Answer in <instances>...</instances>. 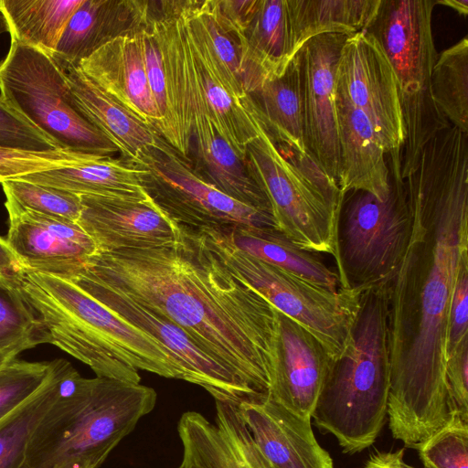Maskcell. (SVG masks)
I'll return each mask as SVG.
<instances>
[{
    "label": "cell",
    "mask_w": 468,
    "mask_h": 468,
    "mask_svg": "<svg viewBox=\"0 0 468 468\" xmlns=\"http://www.w3.org/2000/svg\"><path fill=\"white\" fill-rule=\"evenodd\" d=\"M388 168L385 200L365 191L344 197L335 261L341 290L362 292L384 283L405 250L411 222L405 180L394 165Z\"/></svg>",
    "instance_id": "10"
},
{
    "label": "cell",
    "mask_w": 468,
    "mask_h": 468,
    "mask_svg": "<svg viewBox=\"0 0 468 468\" xmlns=\"http://www.w3.org/2000/svg\"><path fill=\"white\" fill-rule=\"evenodd\" d=\"M389 390L388 309L384 284L359 295L348 351L333 361L311 419L345 453L370 447L387 420Z\"/></svg>",
    "instance_id": "5"
},
{
    "label": "cell",
    "mask_w": 468,
    "mask_h": 468,
    "mask_svg": "<svg viewBox=\"0 0 468 468\" xmlns=\"http://www.w3.org/2000/svg\"><path fill=\"white\" fill-rule=\"evenodd\" d=\"M214 423L197 411L178 421L183 455L199 468H274L261 454L236 404L215 401Z\"/></svg>",
    "instance_id": "20"
},
{
    "label": "cell",
    "mask_w": 468,
    "mask_h": 468,
    "mask_svg": "<svg viewBox=\"0 0 468 468\" xmlns=\"http://www.w3.org/2000/svg\"><path fill=\"white\" fill-rule=\"evenodd\" d=\"M0 146L36 152L58 149L50 138L6 104L1 97Z\"/></svg>",
    "instance_id": "39"
},
{
    "label": "cell",
    "mask_w": 468,
    "mask_h": 468,
    "mask_svg": "<svg viewBox=\"0 0 468 468\" xmlns=\"http://www.w3.org/2000/svg\"><path fill=\"white\" fill-rule=\"evenodd\" d=\"M335 87L370 121L386 153L398 154L405 131L394 69L378 40L349 35L338 57Z\"/></svg>",
    "instance_id": "12"
},
{
    "label": "cell",
    "mask_w": 468,
    "mask_h": 468,
    "mask_svg": "<svg viewBox=\"0 0 468 468\" xmlns=\"http://www.w3.org/2000/svg\"><path fill=\"white\" fill-rule=\"evenodd\" d=\"M5 196L29 210L77 222L81 211L80 196L18 179L0 182Z\"/></svg>",
    "instance_id": "35"
},
{
    "label": "cell",
    "mask_w": 468,
    "mask_h": 468,
    "mask_svg": "<svg viewBox=\"0 0 468 468\" xmlns=\"http://www.w3.org/2000/svg\"><path fill=\"white\" fill-rule=\"evenodd\" d=\"M180 466H181V468H199L190 459H188L185 455H183V460H182V463Z\"/></svg>",
    "instance_id": "48"
},
{
    "label": "cell",
    "mask_w": 468,
    "mask_h": 468,
    "mask_svg": "<svg viewBox=\"0 0 468 468\" xmlns=\"http://www.w3.org/2000/svg\"><path fill=\"white\" fill-rule=\"evenodd\" d=\"M16 291L34 314L43 343L86 364L97 377L138 384L144 370L184 380L159 341L71 281L22 267Z\"/></svg>",
    "instance_id": "3"
},
{
    "label": "cell",
    "mask_w": 468,
    "mask_h": 468,
    "mask_svg": "<svg viewBox=\"0 0 468 468\" xmlns=\"http://www.w3.org/2000/svg\"><path fill=\"white\" fill-rule=\"evenodd\" d=\"M242 250L331 291H338L335 271L314 252L303 250L276 229L221 228Z\"/></svg>",
    "instance_id": "30"
},
{
    "label": "cell",
    "mask_w": 468,
    "mask_h": 468,
    "mask_svg": "<svg viewBox=\"0 0 468 468\" xmlns=\"http://www.w3.org/2000/svg\"><path fill=\"white\" fill-rule=\"evenodd\" d=\"M197 157V174L227 196L272 216L263 191L250 176L245 162L219 135L205 115L192 122V142Z\"/></svg>",
    "instance_id": "27"
},
{
    "label": "cell",
    "mask_w": 468,
    "mask_h": 468,
    "mask_svg": "<svg viewBox=\"0 0 468 468\" xmlns=\"http://www.w3.org/2000/svg\"><path fill=\"white\" fill-rule=\"evenodd\" d=\"M151 1L82 0L69 19L51 57L65 70L117 37L137 32L149 21Z\"/></svg>",
    "instance_id": "22"
},
{
    "label": "cell",
    "mask_w": 468,
    "mask_h": 468,
    "mask_svg": "<svg viewBox=\"0 0 468 468\" xmlns=\"http://www.w3.org/2000/svg\"><path fill=\"white\" fill-rule=\"evenodd\" d=\"M21 265L8 248L5 239L0 237V286L16 291Z\"/></svg>",
    "instance_id": "43"
},
{
    "label": "cell",
    "mask_w": 468,
    "mask_h": 468,
    "mask_svg": "<svg viewBox=\"0 0 468 468\" xmlns=\"http://www.w3.org/2000/svg\"><path fill=\"white\" fill-rule=\"evenodd\" d=\"M31 335L42 339L34 314L17 291L0 286V348Z\"/></svg>",
    "instance_id": "40"
},
{
    "label": "cell",
    "mask_w": 468,
    "mask_h": 468,
    "mask_svg": "<svg viewBox=\"0 0 468 468\" xmlns=\"http://www.w3.org/2000/svg\"><path fill=\"white\" fill-rule=\"evenodd\" d=\"M404 449L372 453L364 468H415L404 461Z\"/></svg>",
    "instance_id": "44"
},
{
    "label": "cell",
    "mask_w": 468,
    "mask_h": 468,
    "mask_svg": "<svg viewBox=\"0 0 468 468\" xmlns=\"http://www.w3.org/2000/svg\"><path fill=\"white\" fill-rule=\"evenodd\" d=\"M144 169L145 192L173 221L191 229L271 228L273 217L245 205L200 177L163 138L159 146L136 165Z\"/></svg>",
    "instance_id": "11"
},
{
    "label": "cell",
    "mask_w": 468,
    "mask_h": 468,
    "mask_svg": "<svg viewBox=\"0 0 468 468\" xmlns=\"http://www.w3.org/2000/svg\"><path fill=\"white\" fill-rule=\"evenodd\" d=\"M348 36L332 33L314 37L295 55L301 79L304 146L307 154L337 185L335 74L340 50Z\"/></svg>",
    "instance_id": "14"
},
{
    "label": "cell",
    "mask_w": 468,
    "mask_h": 468,
    "mask_svg": "<svg viewBox=\"0 0 468 468\" xmlns=\"http://www.w3.org/2000/svg\"><path fill=\"white\" fill-rule=\"evenodd\" d=\"M181 1H151L150 19L165 66L166 114L156 133L185 160L192 142L189 52L180 14Z\"/></svg>",
    "instance_id": "19"
},
{
    "label": "cell",
    "mask_w": 468,
    "mask_h": 468,
    "mask_svg": "<svg viewBox=\"0 0 468 468\" xmlns=\"http://www.w3.org/2000/svg\"><path fill=\"white\" fill-rule=\"evenodd\" d=\"M62 468H76V467H73V466H68V467H62Z\"/></svg>",
    "instance_id": "49"
},
{
    "label": "cell",
    "mask_w": 468,
    "mask_h": 468,
    "mask_svg": "<svg viewBox=\"0 0 468 468\" xmlns=\"http://www.w3.org/2000/svg\"><path fill=\"white\" fill-rule=\"evenodd\" d=\"M416 450L424 468H468V421L453 415Z\"/></svg>",
    "instance_id": "37"
},
{
    "label": "cell",
    "mask_w": 468,
    "mask_h": 468,
    "mask_svg": "<svg viewBox=\"0 0 468 468\" xmlns=\"http://www.w3.org/2000/svg\"><path fill=\"white\" fill-rule=\"evenodd\" d=\"M39 344H43L42 339L38 335H31L0 348V368L16 359L19 353Z\"/></svg>",
    "instance_id": "45"
},
{
    "label": "cell",
    "mask_w": 468,
    "mask_h": 468,
    "mask_svg": "<svg viewBox=\"0 0 468 468\" xmlns=\"http://www.w3.org/2000/svg\"><path fill=\"white\" fill-rule=\"evenodd\" d=\"M293 56L314 37L364 31L379 0H286Z\"/></svg>",
    "instance_id": "29"
},
{
    "label": "cell",
    "mask_w": 468,
    "mask_h": 468,
    "mask_svg": "<svg viewBox=\"0 0 468 468\" xmlns=\"http://www.w3.org/2000/svg\"><path fill=\"white\" fill-rule=\"evenodd\" d=\"M435 5V0H379L364 30L378 40L397 78L405 131L404 143L396 154L402 180L415 171L424 146L451 126L431 90L438 57L431 27Z\"/></svg>",
    "instance_id": "7"
},
{
    "label": "cell",
    "mask_w": 468,
    "mask_h": 468,
    "mask_svg": "<svg viewBox=\"0 0 468 468\" xmlns=\"http://www.w3.org/2000/svg\"><path fill=\"white\" fill-rule=\"evenodd\" d=\"M45 385L28 400L0 420V468H21L35 428L60 395L71 364L55 359Z\"/></svg>",
    "instance_id": "32"
},
{
    "label": "cell",
    "mask_w": 468,
    "mask_h": 468,
    "mask_svg": "<svg viewBox=\"0 0 468 468\" xmlns=\"http://www.w3.org/2000/svg\"><path fill=\"white\" fill-rule=\"evenodd\" d=\"M50 362L15 359L0 368V420L33 397L48 380Z\"/></svg>",
    "instance_id": "36"
},
{
    "label": "cell",
    "mask_w": 468,
    "mask_h": 468,
    "mask_svg": "<svg viewBox=\"0 0 468 468\" xmlns=\"http://www.w3.org/2000/svg\"><path fill=\"white\" fill-rule=\"evenodd\" d=\"M187 10L207 40L233 96L246 101L249 95L242 85L241 52L237 38L219 22L208 0L188 1Z\"/></svg>",
    "instance_id": "34"
},
{
    "label": "cell",
    "mask_w": 468,
    "mask_h": 468,
    "mask_svg": "<svg viewBox=\"0 0 468 468\" xmlns=\"http://www.w3.org/2000/svg\"><path fill=\"white\" fill-rule=\"evenodd\" d=\"M0 97L60 150L98 155L118 153L75 104L64 70L39 48L11 40L0 62Z\"/></svg>",
    "instance_id": "9"
},
{
    "label": "cell",
    "mask_w": 468,
    "mask_h": 468,
    "mask_svg": "<svg viewBox=\"0 0 468 468\" xmlns=\"http://www.w3.org/2000/svg\"><path fill=\"white\" fill-rule=\"evenodd\" d=\"M5 239L21 267L69 279L98 250L77 222L23 207L5 196Z\"/></svg>",
    "instance_id": "15"
},
{
    "label": "cell",
    "mask_w": 468,
    "mask_h": 468,
    "mask_svg": "<svg viewBox=\"0 0 468 468\" xmlns=\"http://www.w3.org/2000/svg\"><path fill=\"white\" fill-rule=\"evenodd\" d=\"M335 106L341 192L345 197L351 191H365L385 200L390 191L387 153L370 121L336 87Z\"/></svg>",
    "instance_id": "23"
},
{
    "label": "cell",
    "mask_w": 468,
    "mask_h": 468,
    "mask_svg": "<svg viewBox=\"0 0 468 468\" xmlns=\"http://www.w3.org/2000/svg\"><path fill=\"white\" fill-rule=\"evenodd\" d=\"M140 35L147 82L160 115V122L154 127V129L165 119L167 104L163 55L156 31L150 17L146 26L141 29Z\"/></svg>",
    "instance_id": "41"
},
{
    "label": "cell",
    "mask_w": 468,
    "mask_h": 468,
    "mask_svg": "<svg viewBox=\"0 0 468 468\" xmlns=\"http://www.w3.org/2000/svg\"><path fill=\"white\" fill-rule=\"evenodd\" d=\"M435 3L447 5L463 16L468 14V0H435Z\"/></svg>",
    "instance_id": "46"
},
{
    "label": "cell",
    "mask_w": 468,
    "mask_h": 468,
    "mask_svg": "<svg viewBox=\"0 0 468 468\" xmlns=\"http://www.w3.org/2000/svg\"><path fill=\"white\" fill-rule=\"evenodd\" d=\"M194 229L237 276L313 335L333 361L348 351L361 292L331 291L256 258L237 247L221 228Z\"/></svg>",
    "instance_id": "8"
},
{
    "label": "cell",
    "mask_w": 468,
    "mask_h": 468,
    "mask_svg": "<svg viewBox=\"0 0 468 468\" xmlns=\"http://www.w3.org/2000/svg\"><path fill=\"white\" fill-rule=\"evenodd\" d=\"M468 351V266L463 267L455 284L448 324L447 359Z\"/></svg>",
    "instance_id": "42"
},
{
    "label": "cell",
    "mask_w": 468,
    "mask_h": 468,
    "mask_svg": "<svg viewBox=\"0 0 468 468\" xmlns=\"http://www.w3.org/2000/svg\"><path fill=\"white\" fill-rule=\"evenodd\" d=\"M332 358L307 330L276 310L269 396L295 414L311 420Z\"/></svg>",
    "instance_id": "16"
},
{
    "label": "cell",
    "mask_w": 468,
    "mask_h": 468,
    "mask_svg": "<svg viewBox=\"0 0 468 468\" xmlns=\"http://www.w3.org/2000/svg\"><path fill=\"white\" fill-rule=\"evenodd\" d=\"M239 412L253 442L274 468H334L316 441L311 420L273 400L269 394L243 400Z\"/></svg>",
    "instance_id": "18"
},
{
    "label": "cell",
    "mask_w": 468,
    "mask_h": 468,
    "mask_svg": "<svg viewBox=\"0 0 468 468\" xmlns=\"http://www.w3.org/2000/svg\"><path fill=\"white\" fill-rule=\"evenodd\" d=\"M156 401L153 388L85 378L71 366L60 395L30 436L21 468H99Z\"/></svg>",
    "instance_id": "4"
},
{
    "label": "cell",
    "mask_w": 468,
    "mask_h": 468,
    "mask_svg": "<svg viewBox=\"0 0 468 468\" xmlns=\"http://www.w3.org/2000/svg\"><path fill=\"white\" fill-rule=\"evenodd\" d=\"M114 314L144 330L159 341L183 371L184 380L207 391L215 401L238 405L258 398L229 369L202 350L178 326L144 307L122 292L75 274L69 279Z\"/></svg>",
    "instance_id": "13"
},
{
    "label": "cell",
    "mask_w": 468,
    "mask_h": 468,
    "mask_svg": "<svg viewBox=\"0 0 468 468\" xmlns=\"http://www.w3.org/2000/svg\"><path fill=\"white\" fill-rule=\"evenodd\" d=\"M241 52V80L249 95L282 75L292 54L286 0H259L245 28L234 35Z\"/></svg>",
    "instance_id": "25"
},
{
    "label": "cell",
    "mask_w": 468,
    "mask_h": 468,
    "mask_svg": "<svg viewBox=\"0 0 468 468\" xmlns=\"http://www.w3.org/2000/svg\"><path fill=\"white\" fill-rule=\"evenodd\" d=\"M179 227L173 244L96 252L75 274L165 317L254 396L268 395L276 309L229 269L196 229Z\"/></svg>",
    "instance_id": "2"
},
{
    "label": "cell",
    "mask_w": 468,
    "mask_h": 468,
    "mask_svg": "<svg viewBox=\"0 0 468 468\" xmlns=\"http://www.w3.org/2000/svg\"><path fill=\"white\" fill-rule=\"evenodd\" d=\"M82 0H0L11 40L50 56Z\"/></svg>",
    "instance_id": "31"
},
{
    "label": "cell",
    "mask_w": 468,
    "mask_h": 468,
    "mask_svg": "<svg viewBox=\"0 0 468 468\" xmlns=\"http://www.w3.org/2000/svg\"><path fill=\"white\" fill-rule=\"evenodd\" d=\"M79 226L94 241L98 251L161 247L173 244L180 227L155 203L80 196Z\"/></svg>",
    "instance_id": "17"
},
{
    "label": "cell",
    "mask_w": 468,
    "mask_h": 468,
    "mask_svg": "<svg viewBox=\"0 0 468 468\" xmlns=\"http://www.w3.org/2000/svg\"><path fill=\"white\" fill-rule=\"evenodd\" d=\"M256 114L258 135L244 162L269 200L276 229L299 248L335 261L343 193L308 154L276 144Z\"/></svg>",
    "instance_id": "6"
},
{
    "label": "cell",
    "mask_w": 468,
    "mask_h": 468,
    "mask_svg": "<svg viewBox=\"0 0 468 468\" xmlns=\"http://www.w3.org/2000/svg\"><path fill=\"white\" fill-rule=\"evenodd\" d=\"M64 72L77 107L122 159L141 165L159 146L162 137L152 126L118 103L79 68H68Z\"/></svg>",
    "instance_id": "24"
},
{
    "label": "cell",
    "mask_w": 468,
    "mask_h": 468,
    "mask_svg": "<svg viewBox=\"0 0 468 468\" xmlns=\"http://www.w3.org/2000/svg\"><path fill=\"white\" fill-rule=\"evenodd\" d=\"M273 142L307 154L303 139L301 79L296 56L282 75L264 81L249 94Z\"/></svg>",
    "instance_id": "28"
},
{
    "label": "cell",
    "mask_w": 468,
    "mask_h": 468,
    "mask_svg": "<svg viewBox=\"0 0 468 468\" xmlns=\"http://www.w3.org/2000/svg\"><path fill=\"white\" fill-rule=\"evenodd\" d=\"M93 154L63 150L36 152L0 146V182L81 163Z\"/></svg>",
    "instance_id": "38"
},
{
    "label": "cell",
    "mask_w": 468,
    "mask_h": 468,
    "mask_svg": "<svg viewBox=\"0 0 468 468\" xmlns=\"http://www.w3.org/2000/svg\"><path fill=\"white\" fill-rule=\"evenodd\" d=\"M433 101L451 125L468 133V38L443 50L431 77Z\"/></svg>",
    "instance_id": "33"
},
{
    "label": "cell",
    "mask_w": 468,
    "mask_h": 468,
    "mask_svg": "<svg viewBox=\"0 0 468 468\" xmlns=\"http://www.w3.org/2000/svg\"><path fill=\"white\" fill-rule=\"evenodd\" d=\"M405 186L409 239L383 283L387 417L393 438L415 449L453 416L446 383L447 335L457 278L468 266V134L456 127L437 133Z\"/></svg>",
    "instance_id": "1"
},
{
    "label": "cell",
    "mask_w": 468,
    "mask_h": 468,
    "mask_svg": "<svg viewBox=\"0 0 468 468\" xmlns=\"http://www.w3.org/2000/svg\"><path fill=\"white\" fill-rule=\"evenodd\" d=\"M5 32H9V27H8L6 18L4 15L2 9L0 8V35L4 34Z\"/></svg>",
    "instance_id": "47"
},
{
    "label": "cell",
    "mask_w": 468,
    "mask_h": 468,
    "mask_svg": "<svg viewBox=\"0 0 468 468\" xmlns=\"http://www.w3.org/2000/svg\"><path fill=\"white\" fill-rule=\"evenodd\" d=\"M140 31L109 41L78 68L118 103L154 128L160 122V115L147 82Z\"/></svg>",
    "instance_id": "21"
},
{
    "label": "cell",
    "mask_w": 468,
    "mask_h": 468,
    "mask_svg": "<svg viewBox=\"0 0 468 468\" xmlns=\"http://www.w3.org/2000/svg\"><path fill=\"white\" fill-rule=\"evenodd\" d=\"M178 468H181V466H179Z\"/></svg>",
    "instance_id": "50"
},
{
    "label": "cell",
    "mask_w": 468,
    "mask_h": 468,
    "mask_svg": "<svg viewBox=\"0 0 468 468\" xmlns=\"http://www.w3.org/2000/svg\"><path fill=\"white\" fill-rule=\"evenodd\" d=\"M143 172L141 166L122 158L93 154L76 165L15 179L59 188L79 196L145 200L149 196L141 183Z\"/></svg>",
    "instance_id": "26"
}]
</instances>
